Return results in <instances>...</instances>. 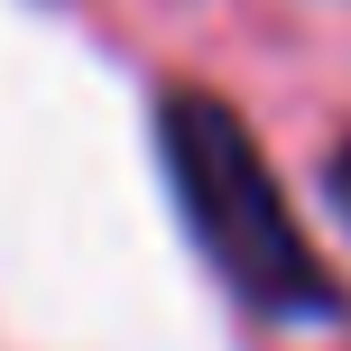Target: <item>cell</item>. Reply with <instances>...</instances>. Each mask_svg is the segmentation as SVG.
<instances>
[{
	"label": "cell",
	"instance_id": "obj_2",
	"mask_svg": "<svg viewBox=\"0 0 351 351\" xmlns=\"http://www.w3.org/2000/svg\"><path fill=\"white\" fill-rule=\"evenodd\" d=\"M333 204H342V222H351V148L333 158Z\"/></svg>",
	"mask_w": 351,
	"mask_h": 351
},
{
	"label": "cell",
	"instance_id": "obj_1",
	"mask_svg": "<svg viewBox=\"0 0 351 351\" xmlns=\"http://www.w3.org/2000/svg\"><path fill=\"white\" fill-rule=\"evenodd\" d=\"M158 148H167V185L185 204L194 250L213 259V278L250 305V315L278 324H333L342 287L315 259V241L296 231L278 176H268L259 139L241 130V111L213 102V93H167L158 111Z\"/></svg>",
	"mask_w": 351,
	"mask_h": 351
}]
</instances>
